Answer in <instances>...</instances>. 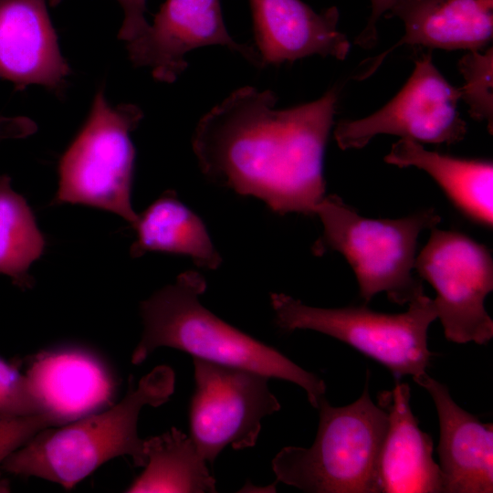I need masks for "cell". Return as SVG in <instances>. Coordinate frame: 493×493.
<instances>
[{"label":"cell","instance_id":"cell-16","mask_svg":"<svg viewBox=\"0 0 493 493\" xmlns=\"http://www.w3.org/2000/svg\"><path fill=\"white\" fill-rule=\"evenodd\" d=\"M410 397V386L399 381L393 390L377 394V404L388 415L377 465L380 493L445 492L432 438L419 428Z\"/></svg>","mask_w":493,"mask_h":493},{"label":"cell","instance_id":"cell-8","mask_svg":"<svg viewBox=\"0 0 493 493\" xmlns=\"http://www.w3.org/2000/svg\"><path fill=\"white\" fill-rule=\"evenodd\" d=\"M414 268L436 292L433 300L448 341L482 345L493 338V320L484 305L493 289L488 247L460 232L434 227Z\"/></svg>","mask_w":493,"mask_h":493},{"label":"cell","instance_id":"cell-1","mask_svg":"<svg viewBox=\"0 0 493 493\" xmlns=\"http://www.w3.org/2000/svg\"><path fill=\"white\" fill-rule=\"evenodd\" d=\"M270 89L231 92L196 124L193 150L203 174L279 215H314L325 196L323 158L338 92L277 110Z\"/></svg>","mask_w":493,"mask_h":493},{"label":"cell","instance_id":"cell-7","mask_svg":"<svg viewBox=\"0 0 493 493\" xmlns=\"http://www.w3.org/2000/svg\"><path fill=\"white\" fill-rule=\"evenodd\" d=\"M270 300L275 323L283 331L312 330L331 336L375 360L397 379L425 372L430 363L427 330L437 311L434 300L425 294L399 314L365 306L315 308L283 293H272Z\"/></svg>","mask_w":493,"mask_h":493},{"label":"cell","instance_id":"cell-19","mask_svg":"<svg viewBox=\"0 0 493 493\" xmlns=\"http://www.w3.org/2000/svg\"><path fill=\"white\" fill-rule=\"evenodd\" d=\"M132 226L136 231L130 249L132 257L165 252L188 257L198 267L209 270L222 263L203 220L173 191L165 192L138 215Z\"/></svg>","mask_w":493,"mask_h":493},{"label":"cell","instance_id":"cell-5","mask_svg":"<svg viewBox=\"0 0 493 493\" xmlns=\"http://www.w3.org/2000/svg\"><path fill=\"white\" fill-rule=\"evenodd\" d=\"M315 215L323 230L312 246L313 254L341 253L352 267L365 302L384 292L393 303L404 305L425 294L422 281L412 270L419 234L441 221L435 210L398 219H370L330 194L316 206Z\"/></svg>","mask_w":493,"mask_h":493},{"label":"cell","instance_id":"cell-11","mask_svg":"<svg viewBox=\"0 0 493 493\" xmlns=\"http://www.w3.org/2000/svg\"><path fill=\"white\" fill-rule=\"evenodd\" d=\"M213 45L226 47L263 68L255 47L229 35L220 0H166L153 23L126 47L134 67L150 68L154 79L173 83L188 67V52Z\"/></svg>","mask_w":493,"mask_h":493},{"label":"cell","instance_id":"cell-6","mask_svg":"<svg viewBox=\"0 0 493 493\" xmlns=\"http://www.w3.org/2000/svg\"><path fill=\"white\" fill-rule=\"evenodd\" d=\"M143 118L134 104H109L101 87L83 127L62 155L55 204H80L110 211L131 226L135 149L130 137Z\"/></svg>","mask_w":493,"mask_h":493},{"label":"cell","instance_id":"cell-24","mask_svg":"<svg viewBox=\"0 0 493 493\" xmlns=\"http://www.w3.org/2000/svg\"><path fill=\"white\" fill-rule=\"evenodd\" d=\"M62 0H47L51 6ZM124 12V18L119 30L118 38L126 43L142 36L149 27L146 20V0H117Z\"/></svg>","mask_w":493,"mask_h":493},{"label":"cell","instance_id":"cell-17","mask_svg":"<svg viewBox=\"0 0 493 493\" xmlns=\"http://www.w3.org/2000/svg\"><path fill=\"white\" fill-rule=\"evenodd\" d=\"M404 25V37L357 79L373 73L394 47L421 46L446 50H482L493 37V0H400L390 10Z\"/></svg>","mask_w":493,"mask_h":493},{"label":"cell","instance_id":"cell-25","mask_svg":"<svg viewBox=\"0 0 493 493\" xmlns=\"http://www.w3.org/2000/svg\"><path fill=\"white\" fill-rule=\"evenodd\" d=\"M398 1L400 0H371V16H369L366 26L356 37L354 43L363 48L372 47L378 39L377 22L380 17L386 11H390Z\"/></svg>","mask_w":493,"mask_h":493},{"label":"cell","instance_id":"cell-12","mask_svg":"<svg viewBox=\"0 0 493 493\" xmlns=\"http://www.w3.org/2000/svg\"><path fill=\"white\" fill-rule=\"evenodd\" d=\"M25 375L40 410L57 426L112 405L114 382L94 355L78 349L38 352Z\"/></svg>","mask_w":493,"mask_h":493},{"label":"cell","instance_id":"cell-4","mask_svg":"<svg viewBox=\"0 0 493 493\" xmlns=\"http://www.w3.org/2000/svg\"><path fill=\"white\" fill-rule=\"evenodd\" d=\"M317 409L313 445L283 447L272 460L277 480L310 493H380L377 465L388 415L372 401L368 381L354 403L334 407L323 397Z\"/></svg>","mask_w":493,"mask_h":493},{"label":"cell","instance_id":"cell-21","mask_svg":"<svg viewBox=\"0 0 493 493\" xmlns=\"http://www.w3.org/2000/svg\"><path fill=\"white\" fill-rule=\"evenodd\" d=\"M45 239L25 198L0 174V273L21 289L30 288V266L43 253Z\"/></svg>","mask_w":493,"mask_h":493},{"label":"cell","instance_id":"cell-10","mask_svg":"<svg viewBox=\"0 0 493 493\" xmlns=\"http://www.w3.org/2000/svg\"><path fill=\"white\" fill-rule=\"evenodd\" d=\"M459 100V88L439 72L429 50L414 59L412 75L395 97L365 118L339 122L334 137L342 150L362 148L378 134L454 144L467 133V123L457 110Z\"/></svg>","mask_w":493,"mask_h":493},{"label":"cell","instance_id":"cell-14","mask_svg":"<svg viewBox=\"0 0 493 493\" xmlns=\"http://www.w3.org/2000/svg\"><path fill=\"white\" fill-rule=\"evenodd\" d=\"M47 0H0V79L60 90L69 73Z\"/></svg>","mask_w":493,"mask_h":493},{"label":"cell","instance_id":"cell-18","mask_svg":"<svg viewBox=\"0 0 493 493\" xmlns=\"http://www.w3.org/2000/svg\"><path fill=\"white\" fill-rule=\"evenodd\" d=\"M384 161L401 168L414 166L424 170L467 218L492 227L491 161L461 159L430 152L420 142L404 138L392 146Z\"/></svg>","mask_w":493,"mask_h":493},{"label":"cell","instance_id":"cell-26","mask_svg":"<svg viewBox=\"0 0 493 493\" xmlns=\"http://www.w3.org/2000/svg\"><path fill=\"white\" fill-rule=\"evenodd\" d=\"M37 131V125L25 116L0 115V143L6 140L24 139Z\"/></svg>","mask_w":493,"mask_h":493},{"label":"cell","instance_id":"cell-2","mask_svg":"<svg viewBox=\"0 0 493 493\" xmlns=\"http://www.w3.org/2000/svg\"><path fill=\"white\" fill-rule=\"evenodd\" d=\"M206 289L197 271L179 275L174 283L142 301L143 330L131 361L144 362L156 349L170 347L215 363L251 370L303 388L310 404L318 408L326 384L277 349L227 324L200 302Z\"/></svg>","mask_w":493,"mask_h":493},{"label":"cell","instance_id":"cell-3","mask_svg":"<svg viewBox=\"0 0 493 493\" xmlns=\"http://www.w3.org/2000/svg\"><path fill=\"white\" fill-rule=\"evenodd\" d=\"M175 374L167 365L154 367L117 404L70 423L40 430L6 457L1 471L37 477L67 490L109 460L121 456L144 467V439L138 435V419L146 406L158 407L174 392Z\"/></svg>","mask_w":493,"mask_h":493},{"label":"cell","instance_id":"cell-13","mask_svg":"<svg viewBox=\"0 0 493 493\" xmlns=\"http://www.w3.org/2000/svg\"><path fill=\"white\" fill-rule=\"evenodd\" d=\"M263 67L312 55L343 60L351 44L339 31V10L316 12L301 0H248Z\"/></svg>","mask_w":493,"mask_h":493},{"label":"cell","instance_id":"cell-20","mask_svg":"<svg viewBox=\"0 0 493 493\" xmlns=\"http://www.w3.org/2000/svg\"><path fill=\"white\" fill-rule=\"evenodd\" d=\"M147 463L143 472L127 488L128 493L216 492L215 480L194 441L172 427L144 439Z\"/></svg>","mask_w":493,"mask_h":493},{"label":"cell","instance_id":"cell-23","mask_svg":"<svg viewBox=\"0 0 493 493\" xmlns=\"http://www.w3.org/2000/svg\"><path fill=\"white\" fill-rule=\"evenodd\" d=\"M57 426L46 414L11 415L0 414V466L16 450L23 446L40 430ZM0 469V492H8L9 486L2 478Z\"/></svg>","mask_w":493,"mask_h":493},{"label":"cell","instance_id":"cell-22","mask_svg":"<svg viewBox=\"0 0 493 493\" xmlns=\"http://www.w3.org/2000/svg\"><path fill=\"white\" fill-rule=\"evenodd\" d=\"M465 83L459 88L460 100L469 107L470 116L485 121L492 132L493 123V48L468 51L458 63Z\"/></svg>","mask_w":493,"mask_h":493},{"label":"cell","instance_id":"cell-15","mask_svg":"<svg viewBox=\"0 0 493 493\" xmlns=\"http://www.w3.org/2000/svg\"><path fill=\"white\" fill-rule=\"evenodd\" d=\"M432 397L439 421L437 451L446 493L493 491V425L460 406L446 385L423 372L413 377Z\"/></svg>","mask_w":493,"mask_h":493},{"label":"cell","instance_id":"cell-9","mask_svg":"<svg viewBox=\"0 0 493 493\" xmlns=\"http://www.w3.org/2000/svg\"><path fill=\"white\" fill-rule=\"evenodd\" d=\"M195 388L190 404V430L199 454L213 463L230 446L256 445L261 421L280 409L269 377L247 369L193 358Z\"/></svg>","mask_w":493,"mask_h":493}]
</instances>
